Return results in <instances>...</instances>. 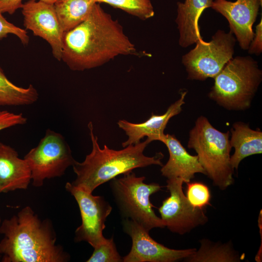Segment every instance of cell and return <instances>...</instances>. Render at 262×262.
Listing matches in <instances>:
<instances>
[{"mask_svg": "<svg viewBox=\"0 0 262 262\" xmlns=\"http://www.w3.org/2000/svg\"><path fill=\"white\" fill-rule=\"evenodd\" d=\"M137 54L121 25L98 3L85 20L64 33L61 60L73 71L100 66L119 55Z\"/></svg>", "mask_w": 262, "mask_h": 262, "instance_id": "1", "label": "cell"}, {"mask_svg": "<svg viewBox=\"0 0 262 262\" xmlns=\"http://www.w3.org/2000/svg\"><path fill=\"white\" fill-rule=\"evenodd\" d=\"M2 262H66L69 254L56 244L51 221L41 219L27 206L0 225Z\"/></svg>", "mask_w": 262, "mask_h": 262, "instance_id": "2", "label": "cell"}, {"mask_svg": "<svg viewBox=\"0 0 262 262\" xmlns=\"http://www.w3.org/2000/svg\"><path fill=\"white\" fill-rule=\"evenodd\" d=\"M92 142V150L82 162L75 161L72 167L76 175L70 183L84 191L92 193L99 185L119 175L131 171L137 168L151 165H163L161 152L148 157L144 154L151 142L147 138L144 142L129 145L121 150L110 149L106 145L100 147L98 138L94 132L92 122L88 124Z\"/></svg>", "mask_w": 262, "mask_h": 262, "instance_id": "3", "label": "cell"}, {"mask_svg": "<svg viewBox=\"0 0 262 262\" xmlns=\"http://www.w3.org/2000/svg\"><path fill=\"white\" fill-rule=\"evenodd\" d=\"M229 132H222L208 119L199 116L190 131L188 147L194 149L198 161L213 184L225 190L234 183V169L230 162Z\"/></svg>", "mask_w": 262, "mask_h": 262, "instance_id": "4", "label": "cell"}, {"mask_svg": "<svg viewBox=\"0 0 262 262\" xmlns=\"http://www.w3.org/2000/svg\"><path fill=\"white\" fill-rule=\"evenodd\" d=\"M262 72L249 56L231 59L214 78L209 98L229 110L249 108L261 83Z\"/></svg>", "mask_w": 262, "mask_h": 262, "instance_id": "5", "label": "cell"}, {"mask_svg": "<svg viewBox=\"0 0 262 262\" xmlns=\"http://www.w3.org/2000/svg\"><path fill=\"white\" fill-rule=\"evenodd\" d=\"M123 175L110 180V187L123 219H130L148 231L164 228V224L155 214L150 201L151 195L163 186L155 182L145 183V177H137L132 171Z\"/></svg>", "mask_w": 262, "mask_h": 262, "instance_id": "6", "label": "cell"}, {"mask_svg": "<svg viewBox=\"0 0 262 262\" xmlns=\"http://www.w3.org/2000/svg\"><path fill=\"white\" fill-rule=\"evenodd\" d=\"M24 159L30 168L31 181L35 187L42 186L46 179L64 175L75 161L64 137L49 129Z\"/></svg>", "mask_w": 262, "mask_h": 262, "instance_id": "7", "label": "cell"}, {"mask_svg": "<svg viewBox=\"0 0 262 262\" xmlns=\"http://www.w3.org/2000/svg\"><path fill=\"white\" fill-rule=\"evenodd\" d=\"M236 38L230 31L218 30L210 42L198 40L196 47L182 56L188 79L204 81L214 78L233 58Z\"/></svg>", "mask_w": 262, "mask_h": 262, "instance_id": "8", "label": "cell"}, {"mask_svg": "<svg viewBox=\"0 0 262 262\" xmlns=\"http://www.w3.org/2000/svg\"><path fill=\"white\" fill-rule=\"evenodd\" d=\"M65 188L76 200L82 218V224L75 231V242H86L94 248L104 243L107 239L103 231L112 207L103 196H93L69 182L66 183Z\"/></svg>", "mask_w": 262, "mask_h": 262, "instance_id": "9", "label": "cell"}, {"mask_svg": "<svg viewBox=\"0 0 262 262\" xmlns=\"http://www.w3.org/2000/svg\"><path fill=\"white\" fill-rule=\"evenodd\" d=\"M170 196L163 200L158 210L165 227L172 232L183 235L205 224L208 220L203 209L193 207L183 191L184 180L167 179Z\"/></svg>", "mask_w": 262, "mask_h": 262, "instance_id": "10", "label": "cell"}, {"mask_svg": "<svg viewBox=\"0 0 262 262\" xmlns=\"http://www.w3.org/2000/svg\"><path fill=\"white\" fill-rule=\"evenodd\" d=\"M124 231L132 240L130 252L122 258L123 262H175L191 255L196 248L174 249L153 240L149 231L128 218L122 221Z\"/></svg>", "mask_w": 262, "mask_h": 262, "instance_id": "11", "label": "cell"}, {"mask_svg": "<svg viewBox=\"0 0 262 262\" xmlns=\"http://www.w3.org/2000/svg\"><path fill=\"white\" fill-rule=\"evenodd\" d=\"M21 8L26 29L46 40L50 46L53 57L61 61L64 32L54 4L29 0Z\"/></svg>", "mask_w": 262, "mask_h": 262, "instance_id": "12", "label": "cell"}, {"mask_svg": "<svg viewBox=\"0 0 262 262\" xmlns=\"http://www.w3.org/2000/svg\"><path fill=\"white\" fill-rule=\"evenodd\" d=\"M262 3V0H214L211 8L227 19L240 47L247 50L254 37L252 26Z\"/></svg>", "mask_w": 262, "mask_h": 262, "instance_id": "13", "label": "cell"}, {"mask_svg": "<svg viewBox=\"0 0 262 262\" xmlns=\"http://www.w3.org/2000/svg\"><path fill=\"white\" fill-rule=\"evenodd\" d=\"M186 94L187 91L181 92L179 99L172 104L164 114H152L144 122L133 123L124 119L119 120L117 123L118 127L125 131L128 137L127 140L122 143V147H125L136 144L145 136L151 142L153 141L162 142L165 136L164 131L169 120L181 112Z\"/></svg>", "mask_w": 262, "mask_h": 262, "instance_id": "14", "label": "cell"}, {"mask_svg": "<svg viewBox=\"0 0 262 262\" xmlns=\"http://www.w3.org/2000/svg\"><path fill=\"white\" fill-rule=\"evenodd\" d=\"M162 142L166 146L169 154L168 161L162 166V176L167 179L181 178L186 183L196 173L206 175L197 155H190L174 135L165 134Z\"/></svg>", "mask_w": 262, "mask_h": 262, "instance_id": "15", "label": "cell"}, {"mask_svg": "<svg viewBox=\"0 0 262 262\" xmlns=\"http://www.w3.org/2000/svg\"><path fill=\"white\" fill-rule=\"evenodd\" d=\"M31 171L26 161L11 146L0 141V194L27 189Z\"/></svg>", "mask_w": 262, "mask_h": 262, "instance_id": "16", "label": "cell"}, {"mask_svg": "<svg viewBox=\"0 0 262 262\" xmlns=\"http://www.w3.org/2000/svg\"><path fill=\"white\" fill-rule=\"evenodd\" d=\"M214 0H185L177 2V24L180 37L179 43L186 48L202 39L200 35L198 20L202 12L211 7Z\"/></svg>", "mask_w": 262, "mask_h": 262, "instance_id": "17", "label": "cell"}, {"mask_svg": "<svg viewBox=\"0 0 262 262\" xmlns=\"http://www.w3.org/2000/svg\"><path fill=\"white\" fill-rule=\"evenodd\" d=\"M230 144L235 149L230 156V162L234 169L238 168L240 162L249 156L262 152V132L251 129L247 124L237 122L230 130Z\"/></svg>", "mask_w": 262, "mask_h": 262, "instance_id": "18", "label": "cell"}, {"mask_svg": "<svg viewBox=\"0 0 262 262\" xmlns=\"http://www.w3.org/2000/svg\"><path fill=\"white\" fill-rule=\"evenodd\" d=\"M198 250L183 261L186 262H239L245 255H240L233 247L231 241L214 242L207 239L199 241Z\"/></svg>", "mask_w": 262, "mask_h": 262, "instance_id": "19", "label": "cell"}, {"mask_svg": "<svg viewBox=\"0 0 262 262\" xmlns=\"http://www.w3.org/2000/svg\"><path fill=\"white\" fill-rule=\"evenodd\" d=\"M95 3L96 0H59L56 2L55 10L64 33L85 20Z\"/></svg>", "mask_w": 262, "mask_h": 262, "instance_id": "20", "label": "cell"}, {"mask_svg": "<svg viewBox=\"0 0 262 262\" xmlns=\"http://www.w3.org/2000/svg\"><path fill=\"white\" fill-rule=\"evenodd\" d=\"M38 98L39 94L32 84L25 88L15 84L8 79L0 66V106L29 105L36 102Z\"/></svg>", "mask_w": 262, "mask_h": 262, "instance_id": "21", "label": "cell"}, {"mask_svg": "<svg viewBox=\"0 0 262 262\" xmlns=\"http://www.w3.org/2000/svg\"><path fill=\"white\" fill-rule=\"evenodd\" d=\"M96 3H105L121 9L141 20H147L154 15L150 0H96Z\"/></svg>", "mask_w": 262, "mask_h": 262, "instance_id": "22", "label": "cell"}, {"mask_svg": "<svg viewBox=\"0 0 262 262\" xmlns=\"http://www.w3.org/2000/svg\"><path fill=\"white\" fill-rule=\"evenodd\" d=\"M186 196L190 204L194 208L204 209L211 205V194L207 185L199 181L186 183Z\"/></svg>", "mask_w": 262, "mask_h": 262, "instance_id": "23", "label": "cell"}, {"mask_svg": "<svg viewBox=\"0 0 262 262\" xmlns=\"http://www.w3.org/2000/svg\"><path fill=\"white\" fill-rule=\"evenodd\" d=\"M87 262H121L123 259L118 252L113 238L94 248Z\"/></svg>", "mask_w": 262, "mask_h": 262, "instance_id": "24", "label": "cell"}, {"mask_svg": "<svg viewBox=\"0 0 262 262\" xmlns=\"http://www.w3.org/2000/svg\"><path fill=\"white\" fill-rule=\"evenodd\" d=\"M9 34L16 36L23 45L25 46L29 44V37L27 31L9 22L0 11V40Z\"/></svg>", "mask_w": 262, "mask_h": 262, "instance_id": "25", "label": "cell"}, {"mask_svg": "<svg viewBox=\"0 0 262 262\" xmlns=\"http://www.w3.org/2000/svg\"><path fill=\"white\" fill-rule=\"evenodd\" d=\"M27 118L22 114H15L0 109V131L17 125L26 124Z\"/></svg>", "mask_w": 262, "mask_h": 262, "instance_id": "26", "label": "cell"}, {"mask_svg": "<svg viewBox=\"0 0 262 262\" xmlns=\"http://www.w3.org/2000/svg\"><path fill=\"white\" fill-rule=\"evenodd\" d=\"M262 52V18L256 25L255 33L248 49V53L259 55Z\"/></svg>", "mask_w": 262, "mask_h": 262, "instance_id": "27", "label": "cell"}, {"mask_svg": "<svg viewBox=\"0 0 262 262\" xmlns=\"http://www.w3.org/2000/svg\"><path fill=\"white\" fill-rule=\"evenodd\" d=\"M23 0H0V11L3 14H13L16 10L21 8Z\"/></svg>", "mask_w": 262, "mask_h": 262, "instance_id": "28", "label": "cell"}, {"mask_svg": "<svg viewBox=\"0 0 262 262\" xmlns=\"http://www.w3.org/2000/svg\"><path fill=\"white\" fill-rule=\"evenodd\" d=\"M39 0V1H41L47 3L54 4L56 2H57L59 0Z\"/></svg>", "mask_w": 262, "mask_h": 262, "instance_id": "29", "label": "cell"}, {"mask_svg": "<svg viewBox=\"0 0 262 262\" xmlns=\"http://www.w3.org/2000/svg\"><path fill=\"white\" fill-rule=\"evenodd\" d=\"M1 222H2V221H1V218H0V224H1Z\"/></svg>", "mask_w": 262, "mask_h": 262, "instance_id": "30", "label": "cell"}, {"mask_svg": "<svg viewBox=\"0 0 262 262\" xmlns=\"http://www.w3.org/2000/svg\"><path fill=\"white\" fill-rule=\"evenodd\" d=\"M0 258H1V257H0Z\"/></svg>", "mask_w": 262, "mask_h": 262, "instance_id": "31", "label": "cell"}]
</instances>
